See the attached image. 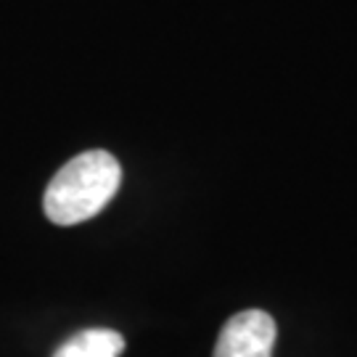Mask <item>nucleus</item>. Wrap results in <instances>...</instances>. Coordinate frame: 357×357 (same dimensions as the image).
Masks as SVG:
<instances>
[{
    "label": "nucleus",
    "instance_id": "1",
    "mask_svg": "<svg viewBox=\"0 0 357 357\" xmlns=\"http://www.w3.org/2000/svg\"><path fill=\"white\" fill-rule=\"evenodd\" d=\"M122 183V167L114 153L85 151L66 162L45 188V215L56 225H77L96 217L114 199Z\"/></svg>",
    "mask_w": 357,
    "mask_h": 357
},
{
    "label": "nucleus",
    "instance_id": "2",
    "mask_svg": "<svg viewBox=\"0 0 357 357\" xmlns=\"http://www.w3.org/2000/svg\"><path fill=\"white\" fill-rule=\"evenodd\" d=\"M275 320L262 310H243L225 320L217 336L215 357H273Z\"/></svg>",
    "mask_w": 357,
    "mask_h": 357
},
{
    "label": "nucleus",
    "instance_id": "3",
    "mask_svg": "<svg viewBox=\"0 0 357 357\" xmlns=\"http://www.w3.org/2000/svg\"><path fill=\"white\" fill-rule=\"evenodd\" d=\"M122 352H125L122 333L112 328H88L59 347L53 357H119Z\"/></svg>",
    "mask_w": 357,
    "mask_h": 357
}]
</instances>
